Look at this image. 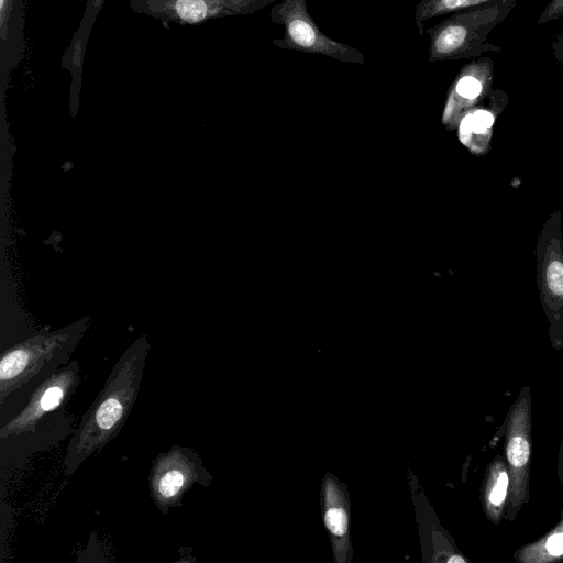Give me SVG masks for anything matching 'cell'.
Masks as SVG:
<instances>
[{
	"label": "cell",
	"mask_w": 563,
	"mask_h": 563,
	"mask_svg": "<svg viewBox=\"0 0 563 563\" xmlns=\"http://www.w3.org/2000/svg\"><path fill=\"white\" fill-rule=\"evenodd\" d=\"M449 562H464V560L460 556H452L449 559Z\"/></svg>",
	"instance_id": "21"
},
{
	"label": "cell",
	"mask_w": 563,
	"mask_h": 563,
	"mask_svg": "<svg viewBox=\"0 0 563 563\" xmlns=\"http://www.w3.org/2000/svg\"><path fill=\"white\" fill-rule=\"evenodd\" d=\"M104 2L106 0H87L86 5L91 7L97 13H99L103 8Z\"/></svg>",
	"instance_id": "20"
},
{
	"label": "cell",
	"mask_w": 563,
	"mask_h": 563,
	"mask_svg": "<svg viewBox=\"0 0 563 563\" xmlns=\"http://www.w3.org/2000/svg\"><path fill=\"white\" fill-rule=\"evenodd\" d=\"M324 519L328 529L332 533L341 536L346 531L347 517L343 509L336 507L328 509Z\"/></svg>",
	"instance_id": "15"
},
{
	"label": "cell",
	"mask_w": 563,
	"mask_h": 563,
	"mask_svg": "<svg viewBox=\"0 0 563 563\" xmlns=\"http://www.w3.org/2000/svg\"><path fill=\"white\" fill-rule=\"evenodd\" d=\"M547 550L552 555H560L563 553V533L551 536L547 541Z\"/></svg>",
	"instance_id": "18"
},
{
	"label": "cell",
	"mask_w": 563,
	"mask_h": 563,
	"mask_svg": "<svg viewBox=\"0 0 563 563\" xmlns=\"http://www.w3.org/2000/svg\"><path fill=\"white\" fill-rule=\"evenodd\" d=\"M518 0H492L450 13L448 18L427 27L428 62L467 59L483 53H499L501 47L488 36L516 7Z\"/></svg>",
	"instance_id": "2"
},
{
	"label": "cell",
	"mask_w": 563,
	"mask_h": 563,
	"mask_svg": "<svg viewBox=\"0 0 563 563\" xmlns=\"http://www.w3.org/2000/svg\"><path fill=\"white\" fill-rule=\"evenodd\" d=\"M537 283L544 308L563 312V233L560 209L542 225L536 246Z\"/></svg>",
	"instance_id": "8"
},
{
	"label": "cell",
	"mask_w": 563,
	"mask_h": 563,
	"mask_svg": "<svg viewBox=\"0 0 563 563\" xmlns=\"http://www.w3.org/2000/svg\"><path fill=\"white\" fill-rule=\"evenodd\" d=\"M552 54L558 63L563 67V32L552 42Z\"/></svg>",
	"instance_id": "19"
},
{
	"label": "cell",
	"mask_w": 563,
	"mask_h": 563,
	"mask_svg": "<svg viewBox=\"0 0 563 563\" xmlns=\"http://www.w3.org/2000/svg\"><path fill=\"white\" fill-rule=\"evenodd\" d=\"M492 0H420L413 11V21L419 35H423L427 21L459 10L486 3Z\"/></svg>",
	"instance_id": "13"
},
{
	"label": "cell",
	"mask_w": 563,
	"mask_h": 563,
	"mask_svg": "<svg viewBox=\"0 0 563 563\" xmlns=\"http://www.w3.org/2000/svg\"><path fill=\"white\" fill-rule=\"evenodd\" d=\"M503 95L504 91L494 90L489 97L488 108H474L460 121L459 139L473 154H483L487 151L495 122L493 108Z\"/></svg>",
	"instance_id": "11"
},
{
	"label": "cell",
	"mask_w": 563,
	"mask_h": 563,
	"mask_svg": "<svg viewBox=\"0 0 563 563\" xmlns=\"http://www.w3.org/2000/svg\"><path fill=\"white\" fill-rule=\"evenodd\" d=\"M508 486V476L505 472L500 473L497 478L496 485L493 488L489 499L494 505H499L504 501Z\"/></svg>",
	"instance_id": "17"
},
{
	"label": "cell",
	"mask_w": 563,
	"mask_h": 563,
	"mask_svg": "<svg viewBox=\"0 0 563 563\" xmlns=\"http://www.w3.org/2000/svg\"><path fill=\"white\" fill-rule=\"evenodd\" d=\"M25 11L23 0H0V86L4 90L10 75L25 54Z\"/></svg>",
	"instance_id": "10"
},
{
	"label": "cell",
	"mask_w": 563,
	"mask_h": 563,
	"mask_svg": "<svg viewBox=\"0 0 563 563\" xmlns=\"http://www.w3.org/2000/svg\"><path fill=\"white\" fill-rule=\"evenodd\" d=\"M494 65L489 57L465 64L451 84L442 113L448 129L459 126L463 115L475 108L490 91Z\"/></svg>",
	"instance_id": "9"
},
{
	"label": "cell",
	"mask_w": 563,
	"mask_h": 563,
	"mask_svg": "<svg viewBox=\"0 0 563 563\" xmlns=\"http://www.w3.org/2000/svg\"><path fill=\"white\" fill-rule=\"evenodd\" d=\"M147 351L146 340L140 338L114 364L103 388L70 438L64 460L67 475H73L121 431L141 388Z\"/></svg>",
	"instance_id": "1"
},
{
	"label": "cell",
	"mask_w": 563,
	"mask_h": 563,
	"mask_svg": "<svg viewBox=\"0 0 563 563\" xmlns=\"http://www.w3.org/2000/svg\"><path fill=\"white\" fill-rule=\"evenodd\" d=\"M563 18V0H549L547 5L540 13L537 23L539 25L547 24Z\"/></svg>",
	"instance_id": "16"
},
{
	"label": "cell",
	"mask_w": 563,
	"mask_h": 563,
	"mask_svg": "<svg viewBox=\"0 0 563 563\" xmlns=\"http://www.w3.org/2000/svg\"><path fill=\"white\" fill-rule=\"evenodd\" d=\"M96 20V15L89 11H85L80 25L76 31L69 47L63 56L62 65L73 75V86L75 85L76 80L78 82L80 81L84 55L88 44L90 31Z\"/></svg>",
	"instance_id": "12"
},
{
	"label": "cell",
	"mask_w": 563,
	"mask_h": 563,
	"mask_svg": "<svg viewBox=\"0 0 563 563\" xmlns=\"http://www.w3.org/2000/svg\"><path fill=\"white\" fill-rule=\"evenodd\" d=\"M269 20L282 25L284 34L273 45L288 51L318 54L343 63L365 64V55L355 47L324 34L309 13L307 0H282L269 11Z\"/></svg>",
	"instance_id": "3"
},
{
	"label": "cell",
	"mask_w": 563,
	"mask_h": 563,
	"mask_svg": "<svg viewBox=\"0 0 563 563\" xmlns=\"http://www.w3.org/2000/svg\"><path fill=\"white\" fill-rule=\"evenodd\" d=\"M211 482L212 476L202 459L190 448L175 444L152 461L148 476L151 498L163 515L180 506L194 485L208 487Z\"/></svg>",
	"instance_id": "4"
},
{
	"label": "cell",
	"mask_w": 563,
	"mask_h": 563,
	"mask_svg": "<svg viewBox=\"0 0 563 563\" xmlns=\"http://www.w3.org/2000/svg\"><path fill=\"white\" fill-rule=\"evenodd\" d=\"M80 380L77 361L68 363L43 380L26 406L0 428V439L34 432L41 420L64 405Z\"/></svg>",
	"instance_id": "7"
},
{
	"label": "cell",
	"mask_w": 563,
	"mask_h": 563,
	"mask_svg": "<svg viewBox=\"0 0 563 563\" xmlns=\"http://www.w3.org/2000/svg\"><path fill=\"white\" fill-rule=\"evenodd\" d=\"M276 0H129L130 9L164 24L197 25L209 20L247 15Z\"/></svg>",
	"instance_id": "6"
},
{
	"label": "cell",
	"mask_w": 563,
	"mask_h": 563,
	"mask_svg": "<svg viewBox=\"0 0 563 563\" xmlns=\"http://www.w3.org/2000/svg\"><path fill=\"white\" fill-rule=\"evenodd\" d=\"M530 454L529 444L526 439L521 437H514L507 446L508 461L514 466H522L528 462Z\"/></svg>",
	"instance_id": "14"
},
{
	"label": "cell",
	"mask_w": 563,
	"mask_h": 563,
	"mask_svg": "<svg viewBox=\"0 0 563 563\" xmlns=\"http://www.w3.org/2000/svg\"><path fill=\"white\" fill-rule=\"evenodd\" d=\"M75 338L69 332H56L27 339L9 350L0 360V402L37 375L64 351L71 349Z\"/></svg>",
	"instance_id": "5"
}]
</instances>
